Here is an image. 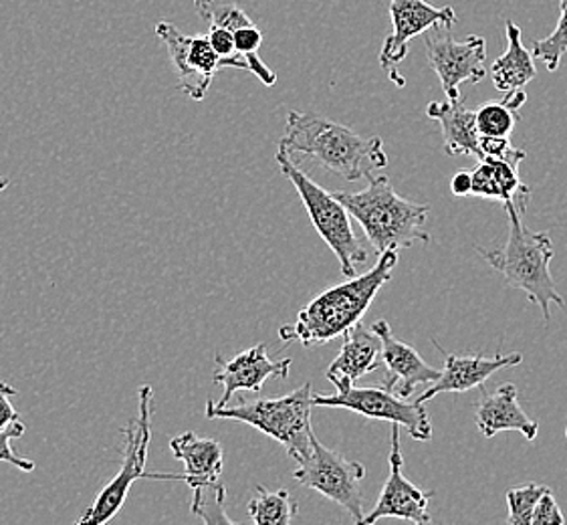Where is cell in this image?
Listing matches in <instances>:
<instances>
[{
	"label": "cell",
	"instance_id": "cell-11",
	"mask_svg": "<svg viewBox=\"0 0 567 525\" xmlns=\"http://www.w3.org/2000/svg\"><path fill=\"white\" fill-rule=\"evenodd\" d=\"M390 19L394 31L384 39L380 65L398 87L406 85L398 65L409 58L410 41L434 27L453 29L458 17L453 7H434L429 0H390Z\"/></svg>",
	"mask_w": 567,
	"mask_h": 525
},
{
	"label": "cell",
	"instance_id": "cell-29",
	"mask_svg": "<svg viewBox=\"0 0 567 525\" xmlns=\"http://www.w3.org/2000/svg\"><path fill=\"white\" fill-rule=\"evenodd\" d=\"M24 433H27V426H24L21 419L9 424V426H4V429L0 431V461L11 463L12 467L21 469V471H29V473H31L34 469L33 461H31V459L21 457V455H19L11 445L14 439H21Z\"/></svg>",
	"mask_w": 567,
	"mask_h": 525
},
{
	"label": "cell",
	"instance_id": "cell-26",
	"mask_svg": "<svg viewBox=\"0 0 567 525\" xmlns=\"http://www.w3.org/2000/svg\"><path fill=\"white\" fill-rule=\"evenodd\" d=\"M567 53V0H559V21L554 33L535 41L532 55L539 59L549 71H556Z\"/></svg>",
	"mask_w": 567,
	"mask_h": 525
},
{
	"label": "cell",
	"instance_id": "cell-23",
	"mask_svg": "<svg viewBox=\"0 0 567 525\" xmlns=\"http://www.w3.org/2000/svg\"><path fill=\"white\" fill-rule=\"evenodd\" d=\"M247 512L252 524L289 525L299 514V505L287 490L269 492L259 485L247 503Z\"/></svg>",
	"mask_w": 567,
	"mask_h": 525
},
{
	"label": "cell",
	"instance_id": "cell-5",
	"mask_svg": "<svg viewBox=\"0 0 567 525\" xmlns=\"http://www.w3.org/2000/svg\"><path fill=\"white\" fill-rule=\"evenodd\" d=\"M311 382L279 397V399H259L247 402L240 400L235 406H218L215 400H208L205 406L206 419H228L250 424L252 429L271 436L297 463L311 453Z\"/></svg>",
	"mask_w": 567,
	"mask_h": 525
},
{
	"label": "cell",
	"instance_id": "cell-20",
	"mask_svg": "<svg viewBox=\"0 0 567 525\" xmlns=\"http://www.w3.org/2000/svg\"><path fill=\"white\" fill-rule=\"evenodd\" d=\"M519 166H513L509 162L499 158H481L477 168L471 172V195L481 198H497L503 205L517 208V213H525L532 191L519 178Z\"/></svg>",
	"mask_w": 567,
	"mask_h": 525
},
{
	"label": "cell",
	"instance_id": "cell-9",
	"mask_svg": "<svg viewBox=\"0 0 567 525\" xmlns=\"http://www.w3.org/2000/svg\"><path fill=\"white\" fill-rule=\"evenodd\" d=\"M426 58L443 83L446 100H461L463 83H478L487 75V41L478 34L456 41L453 29L434 27L424 33Z\"/></svg>",
	"mask_w": 567,
	"mask_h": 525
},
{
	"label": "cell",
	"instance_id": "cell-35",
	"mask_svg": "<svg viewBox=\"0 0 567 525\" xmlns=\"http://www.w3.org/2000/svg\"><path fill=\"white\" fill-rule=\"evenodd\" d=\"M566 436H567V426H566Z\"/></svg>",
	"mask_w": 567,
	"mask_h": 525
},
{
	"label": "cell",
	"instance_id": "cell-15",
	"mask_svg": "<svg viewBox=\"0 0 567 525\" xmlns=\"http://www.w3.org/2000/svg\"><path fill=\"white\" fill-rule=\"evenodd\" d=\"M372 330L382 342V364L386 366V378L382 389L396 394L400 399L409 400L420 384L439 380L441 370L432 368L412 346L400 342L386 320L375 321Z\"/></svg>",
	"mask_w": 567,
	"mask_h": 525
},
{
	"label": "cell",
	"instance_id": "cell-10",
	"mask_svg": "<svg viewBox=\"0 0 567 525\" xmlns=\"http://www.w3.org/2000/svg\"><path fill=\"white\" fill-rule=\"evenodd\" d=\"M313 406H329V409H348L358 412L365 419L388 421L390 424H400L414 441H431L432 424L424 404L409 402L400 399L386 389H352L336 394H313Z\"/></svg>",
	"mask_w": 567,
	"mask_h": 525
},
{
	"label": "cell",
	"instance_id": "cell-18",
	"mask_svg": "<svg viewBox=\"0 0 567 525\" xmlns=\"http://www.w3.org/2000/svg\"><path fill=\"white\" fill-rule=\"evenodd\" d=\"M341 338L343 346L340 354L329 364L326 377L338 392H348L355 387L358 378L382 366V342L378 333L365 328L362 321H358Z\"/></svg>",
	"mask_w": 567,
	"mask_h": 525
},
{
	"label": "cell",
	"instance_id": "cell-30",
	"mask_svg": "<svg viewBox=\"0 0 567 525\" xmlns=\"http://www.w3.org/2000/svg\"><path fill=\"white\" fill-rule=\"evenodd\" d=\"M481 158H499L519 166L525 161V150L513 148L509 137L481 136Z\"/></svg>",
	"mask_w": 567,
	"mask_h": 525
},
{
	"label": "cell",
	"instance_id": "cell-25",
	"mask_svg": "<svg viewBox=\"0 0 567 525\" xmlns=\"http://www.w3.org/2000/svg\"><path fill=\"white\" fill-rule=\"evenodd\" d=\"M194 9L210 27H223L233 33L237 29L255 24L249 14L240 9L237 0H194Z\"/></svg>",
	"mask_w": 567,
	"mask_h": 525
},
{
	"label": "cell",
	"instance_id": "cell-13",
	"mask_svg": "<svg viewBox=\"0 0 567 525\" xmlns=\"http://www.w3.org/2000/svg\"><path fill=\"white\" fill-rule=\"evenodd\" d=\"M400 424H392V443H390V475L382 487L374 509L363 515L362 525H372L386 517L406 519L412 524H431L429 502L434 492H422L404 477V457L400 449Z\"/></svg>",
	"mask_w": 567,
	"mask_h": 525
},
{
	"label": "cell",
	"instance_id": "cell-2",
	"mask_svg": "<svg viewBox=\"0 0 567 525\" xmlns=\"http://www.w3.org/2000/svg\"><path fill=\"white\" fill-rule=\"evenodd\" d=\"M279 148L303 154L348 183L368 178L372 171L388 166L382 137L358 136L348 126L316 114L289 112Z\"/></svg>",
	"mask_w": 567,
	"mask_h": 525
},
{
	"label": "cell",
	"instance_id": "cell-19",
	"mask_svg": "<svg viewBox=\"0 0 567 525\" xmlns=\"http://www.w3.org/2000/svg\"><path fill=\"white\" fill-rule=\"evenodd\" d=\"M477 429L487 439L503 431H517L527 441H535L539 433V423L529 419L527 412L523 411L519 404V390L515 384H501L493 392L481 390L478 399Z\"/></svg>",
	"mask_w": 567,
	"mask_h": 525
},
{
	"label": "cell",
	"instance_id": "cell-31",
	"mask_svg": "<svg viewBox=\"0 0 567 525\" xmlns=\"http://www.w3.org/2000/svg\"><path fill=\"white\" fill-rule=\"evenodd\" d=\"M566 524V515L561 514L557 505L554 492L547 490L542 495V500L535 505L534 515H532V525H554Z\"/></svg>",
	"mask_w": 567,
	"mask_h": 525
},
{
	"label": "cell",
	"instance_id": "cell-17",
	"mask_svg": "<svg viewBox=\"0 0 567 525\" xmlns=\"http://www.w3.org/2000/svg\"><path fill=\"white\" fill-rule=\"evenodd\" d=\"M172 453L182 461L184 473H146L150 480L184 481L193 492L223 483V446L188 431L172 439Z\"/></svg>",
	"mask_w": 567,
	"mask_h": 525
},
{
	"label": "cell",
	"instance_id": "cell-1",
	"mask_svg": "<svg viewBox=\"0 0 567 525\" xmlns=\"http://www.w3.org/2000/svg\"><path fill=\"white\" fill-rule=\"evenodd\" d=\"M398 251L380 253L374 267L363 275H353L350 281L331 287L307 303L297 313L296 323L281 326V342H301L306 348L328 343L362 321L378 291L392 279Z\"/></svg>",
	"mask_w": 567,
	"mask_h": 525
},
{
	"label": "cell",
	"instance_id": "cell-33",
	"mask_svg": "<svg viewBox=\"0 0 567 525\" xmlns=\"http://www.w3.org/2000/svg\"><path fill=\"white\" fill-rule=\"evenodd\" d=\"M471 184H473L471 172H456L453 178H451V191H453V195L456 196L471 195Z\"/></svg>",
	"mask_w": 567,
	"mask_h": 525
},
{
	"label": "cell",
	"instance_id": "cell-16",
	"mask_svg": "<svg viewBox=\"0 0 567 525\" xmlns=\"http://www.w3.org/2000/svg\"><path fill=\"white\" fill-rule=\"evenodd\" d=\"M436 350L443 354L444 368L441 370V377L436 382H432L429 390L422 392V397L416 399L419 404H424L429 400L436 399L444 392H468L473 389H483L488 378L493 377L497 370L503 368H513L523 362V356L519 352L497 356H456L451 352H444L443 346L432 340Z\"/></svg>",
	"mask_w": 567,
	"mask_h": 525
},
{
	"label": "cell",
	"instance_id": "cell-14",
	"mask_svg": "<svg viewBox=\"0 0 567 525\" xmlns=\"http://www.w3.org/2000/svg\"><path fill=\"white\" fill-rule=\"evenodd\" d=\"M291 364H293L291 358L271 360L267 354L265 343H257L255 348L240 352L233 360H225L223 356L216 354L213 380H215V384L223 387V397L220 400H216V404L225 406L228 404V400L233 399V394L239 390L261 392L262 384L269 378L285 380L291 372Z\"/></svg>",
	"mask_w": 567,
	"mask_h": 525
},
{
	"label": "cell",
	"instance_id": "cell-7",
	"mask_svg": "<svg viewBox=\"0 0 567 525\" xmlns=\"http://www.w3.org/2000/svg\"><path fill=\"white\" fill-rule=\"evenodd\" d=\"M152 406L154 390L144 384L137 390V419L122 429L125 439V455L122 469L114 480L103 487L95 502L78 519L80 525H102L112 522L124 509L127 493L137 480L146 477L150 441H152Z\"/></svg>",
	"mask_w": 567,
	"mask_h": 525
},
{
	"label": "cell",
	"instance_id": "cell-3",
	"mask_svg": "<svg viewBox=\"0 0 567 525\" xmlns=\"http://www.w3.org/2000/svg\"><path fill=\"white\" fill-rule=\"evenodd\" d=\"M348 208L378 253L410 249L429 243L424 230L431 208L422 203L402 198L392 188L388 176H368V186L360 193H333Z\"/></svg>",
	"mask_w": 567,
	"mask_h": 525
},
{
	"label": "cell",
	"instance_id": "cell-21",
	"mask_svg": "<svg viewBox=\"0 0 567 525\" xmlns=\"http://www.w3.org/2000/svg\"><path fill=\"white\" fill-rule=\"evenodd\" d=\"M426 115L443 130L444 152L449 156H477L481 161V134L475 112L461 100L429 103Z\"/></svg>",
	"mask_w": 567,
	"mask_h": 525
},
{
	"label": "cell",
	"instance_id": "cell-27",
	"mask_svg": "<svg viewBox=\"0 0 567 525\" xmlns=\"http://www.w3.org/2000/svg\"><path fill=\"white\" fill-rule=\"evenodd\" d=\"M225 502H227L225 483L210 485L205 490L193 492L190 512L196 517H200L205 524H233V519L225 514Z\"/></svg>",
	"mask_w": 567,
	"mask_h": 525
},
{
	"label": "cell",
	"instance_id": "cell-8",
	"mask_svg": "<svg viewBox=\"0 0 567 525\" xmlns=\"http://www.w3.org/2000/svg\"><path fill=\"white\" fill-rule=\"evenodd\" d=\"M293 480L338 503L346 512H350L355 524H362L363 495L360 483L365 480V467L360 461H350L321 445L313 434L311 453L297 463Z\"/></svg>",
	"mask_w": 567,
	"mask_h": 525
},
{
	"label": "cell",
	"instance_id": "cell-24",
	"mask_svg": "<svg viewBox=\"0 0 567 525\" xmlns=\"http://www.w3.org/2000/svg\"><path fill=\"white\" fill-rule=\"evenodd\" d=\"M475 120L481 136L509 137L522 115L507 100H501L483 103L475 112Z\"/></svg>",
	"mask_w": 567,
	"mask_h": 525
},
{
	"label": "cell",
	"instance_id": "cell-4",
	"mask_svg": "<svg viewBox=\"0 0 567 525\" xmlns=\"http://www.w3.org/2000/svg\"><path fill=\"white\" fill-rule=\"evenodd\" d=\"M509 215V237L499 249L478 247L477 251L488 265L505 277L513 289H522L529 301L537 303L549 323L551 311L549 306L557 303L566 308V299L556 289V281L549 271V262L556 255L554 240L547 233H534L522 223V213L517 208L505 205Z\"/></svg>",
	"mask_w": 567,
	"mask_h": 525
},
{
	"label": "cell",
	"instance_id": "cell-12",
	"mask_svg": "<svg viewBox=\"0 0 567 525\" xmlns=\"http://www.w3.org/2000/svg\"><path fill=\"white\" fill-rule=\"evenodd\" d=\"M156 34L171 53L172 63L178 71V87L194 102H203L218 69L227 68L225 59L216 55L206 34H184L176 24L159 21Z\"/></svg>",
	"mask_w": 567,
	"mask_h": 525
},
{
	"label": "cell",
	"instance_id": "cell-22",
	"mask_svg": "<svg viewBox=\"0 0 567 525\" xmlns=\"http://www.w3.org/2000/svg\"><path fill=\"white\" fill-rule=\"evenodd\" d=\"M505 34H507V51L491 65L488 73L499 92L509 93L523 90L529 81H534L537 69H535L532 51L523 47L522 27L507 21Z\"/></svg>",
	"mask_w": 567,
	"mask_h": 525
},
{
	"label": "cell",
	"instance_id": "cell-34",
	"mask_svg": "<svg viewBox=\"0 0 567 525\" xmlns=\"http://www.w3.org/2000/svg\"><path fill=\"white\" fill-rule=\"evenodd\" d=\"M11 184V178H7V176H0V193L7 188Z\"/></svg>",
	"mask_w": 567,
	"mask_h": 525
},
{
	"label": "cell",
	"instance_id": "cell-32",
	"mask_svg": "<svg viewBox=\"0 0 567 525\" xmlns=\"http://www.w3.org/2000/svg\"><path fill=\"white\" fill-rule=\"evenodd\" d=\"M17 394H19L17 389H12L11 384H7L4 380H0V431L14 421H19V412L14 409L11 400Z\"/></svg>",
	"mask_w": 567,
	"mask_h": 525
},
{
	"label": "cell",
	"instance_id": "cell-28",
	"mask_svg": "<svg viewBox=\"0 0 567 525\" xmlns=\"http://www.w3.org/2000/svg\"><path fill=\"white\" fill-rule=\"evenodd\" d=\"M549 487L529 483L525 487H511L507 492V507H509V524L532 525V515L535 512V505L542 500V495Z\"/></svg>",
	"mask_w": 567,
	"mask_h": 525
},
{
	"label": "cell",
	"instance_id": "cell-6",
	"mask_svg": "<svg viewBox=\"0 0 567 525\" xmlns=\"http://www.w3.org/2000/svg\"><path fill=\"white\" fill-rule=\"evenodd\" d=\"M275 161L285 178H289L296 186L297 195L301 196V203L306 206L307 215L319 237L328 243L329 249L338 257L341 274L353 277L358 267L368 261V251L353 233L352 215L348 213V208L341 205L333 193H328L323 186L311 181L285 150H277Z\"/></svg>",
	"mask_w": 567,
	"mask_h": 525
}]
</instances>
